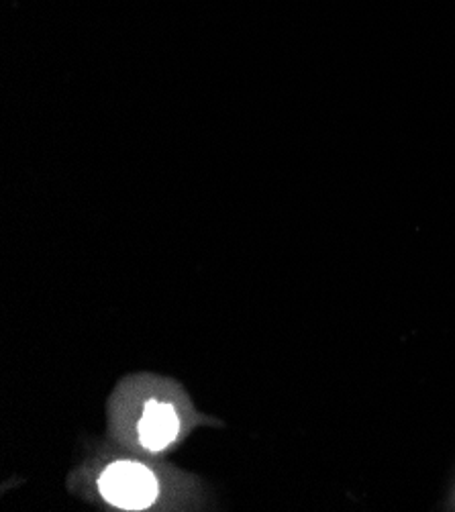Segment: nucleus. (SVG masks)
Returning a JSON list of instances; mask_svg holds the SVG:
<instances>
[{
	"label": "nucleus",
	"instance_id": "2",
	"mask_svg": "<svg viewBox=\"0 0 455 512\" xmlns=\"http://www.w3.org/2000/svg\"><path fill=\"white\" fill-rule=\"evenodd\" d=\"M180 431V419L174 406L162 404L158 400H149L145 404L143 417L139 421V439L141 445L149 451H160L168 447Z\"/></svg>",
	"mask_w": 455,
	"mask_h": 512
},
{
	"label": "nucleus",
	"instance_id": "1",
	"mask_svg": "<svg viewBox=\"0 0 455 512\" xmlns=\"http://www.w3.org/2000/svg\"><path fill=\"white\" fill-rule=\"evenodd\" d=\"M98 490L113 506L141 510L156 500L158 480L141 464L115 462L100 474Z\"/></svg>",
	"mask_w": 455,
	"mask_h": 512
}]
</instances>
